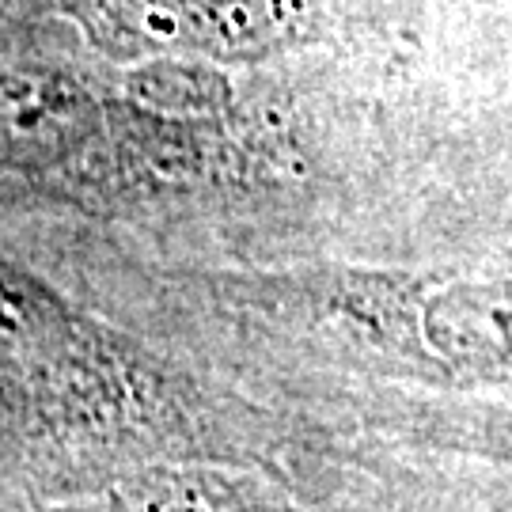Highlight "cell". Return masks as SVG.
<instances>
[{
    "label": "cell",
    "mask_w": 512,
    "mask_h": 512,
    "mask_svg": "<svg viewBox=\"0 0 512 512\" xmlns=\"http://www.w3.org/2000/svg\"><path fill=\"white\" fill-rule=\"evenodd\" d=\"M414 334L429 357L512 380V281H456L418 296Z\"/></svg>",
    "instance_id": "6da1fadb"
},
{
    "label": "cell",
    "mask_w": 512,
    "mask_h": 512,
    "mask_svg": "<svg viewBox=\"0 0 512 512\" xmlns=\"http://www.w3.org/2000/svg\"><path fill=\"white\" fill-rule=\"evenodd\" d=\"M88 129V99L65 80L0 69V167H50Z\"/></svg>",
    "instance_id": "7a4b0ae2"
}]
</instances>
